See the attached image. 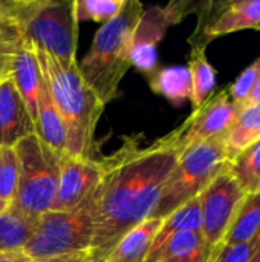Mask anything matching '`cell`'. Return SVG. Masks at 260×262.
Instances as JSON below:
<instances>
[{
  "label": "cell",
  "mask_w": 260,
  "mask_h": 262,
  "mask_svg": "<svg viewBox=\"0 0 260 262\" xmlns=\"http://www.w3.org/2000/svg\"><path fill=\"white\" fill-rule=\"evenodd\" d=\"M179 157L167 134L149 144H143L141 135H129L101 160L103 177L92 195L89 259H106L126 233L152 218Z\"/></svg>",
  "instance_id": "1"
},
{
  "label": "cell",
  "mask_w": 260,
  "mask_h": 262,
  "mask_svg": "<svg viewBox=\"0 0 260 262\" xmlns=\"http://www.w3.org/2000/svg\"><path fill=\"white\" fill-rule=\"evenodd\" d=\"M9 207H11V203H8V201H5V200L0 198V215H2L5 210H8Z\"/></svg>",
  "instance_id": "34"
},
{
  "label": "cell",
  "mask_w": 260,
  "mask_h": 262,
  "mask_svg": "<svg viewBox=\"0 0 260 262\" xmlns=\"http://www.w3.org/2000/svg\"><path fill=\"white\" fill-rule=\"evenodd\" d=\"M103 177L101 160L64 154L60 157V175L49 210L72 212L84 206L93 195Z\"/></svg>",
  "instance_id": "12"
},
{
  "label": "cell",
  "mask_w": 260,
  "mask_h": 262,
  "mask_svg": "<svg viewBox=\"0 0 260 262\" xmlns=\"http://www.w3.org/2000/svg\"><path fill=\"white\" fill-rule=\"evenodd\" d=\"M18 183V160L14 147H0V198L12 203Z\"/></svg>",
  "instance_id": "27"
},
{
  "label": "cell",
  "mask_w": 260,
  "mask_h": 262,
  "mask_svg": "<svg viewBox=\"0 0 260 262\" xmlns=\"http://www.w3.org/2000/svg\"><path fill=\"white\" fill-rule=\"evenodd\" d=\"M12 20L26 45L40 48L58 60L77 61L75 0H21Z\"/></svg>",
  "instance_id": "4"
},
{
  "label": "cell",
  "mask_w": 260,
  "mask_h": 262,
  "mask_svg": "<svg viewBox=\"0 0 260 262\" xmlns=\"http://www.w3.org/2000/svg\"><path fill=\"white\" fill-rule=\"evenodd\" d=\"M143 12L141 2L124 0L120 12L95 32L90 51L78 64L84 81L104 106L121 94L120 86L132 66V40Z\"/></svg>",
  "instance_id": "3"
},
{
  "label": "cell",
  "mask_w": 260,
  "mask_h": 262,
  "mask_svg": "<svg viewBox=\"0 0 260 262\" xmlns=\"http://www.w3.org/2000/svg\"><path fill=\"white\" fill-rule=\"evenodd\" d=\"M11 78L34 121L37 115V100L41 84V72L32 49L25 41L14 58Z\"/></svg>",
  "instance_id": "15"
},
{
  "label": "cell",
  "mask_w": 260,
  "mask_h": 262,
  "mask_svg": "<svg viewBox=\"0 0 260 262\" xmlns=\"http://www.w3.org/2000/svg\"><path fill=\"white\" fill-rule=\"evenodd\" d=\"M227 170L245 193L260 192V141L233 158L228 163Z\"/></svg>",
  "instance_id": "24"
},
{
  "label": "cell",
  "mask_w": 260,
  "mask_h": 262,
  "mask_svg": "<svg viewBox=\"0 0 260 262\" xmlns=\"http://www.w3.org/2000/svg\"><path fill=\"white\" fill-rule=\"evenodd\" d=\"M89 259L87 253H77V255H69V256H60V258H52V259H40V261L32 262H86Z\"/></svg>",
  "instance_id": "32"
},
{
  "label": "cell",
  "mask_w": 260,
  "mask_h": 262,
  "mask_svg": "<svg viewBox=\"0 0 260 262\" xmlns=\"http://www.w3.org/2000/svg\"><path fill=\"white\" fill-rule=\"evenodd\" d=\"M93 239L92 198L72 212L49 210L38 218L37 229L23 247L32 261L87 253Z\"/></svg>",
  "instance_id": "7"
},
{
  "label": "cell",
  "mask_w": 260,
  "mask_h": 262,
  "mask_svg": "<svg viewBox=\"0 0 260 262\" xmlns=\"http://www.w3.org/2000/svg\"><path fill=\"white\" fill-rule=\"evenodd\" d=\"M199 3L201 2L181 0L162 6L155 5L147 9L144 8L132 40V66L146 75H152L158 69V43L170 26L181 23L188 14L196 12Z\"/></svg>",
  "instance_id": "8"
},
{
  "label": "cell",
  "mask_w": 260,
  "mask_h": 262,
  "mask_svg": "<svg viewBox=\"0 0 260 262\" xmlns=\"http://www.w3.org/2000/svg\"><path fill=\"white\" fill-rule=\"evenodd\" d=\"M245 195L247 193L227 169L222 170L199 195L202 218L201 235L208 253L222 241Z\"/></svg>",
  "instance_id": "11"
},
{
  "label": "cell",
  "mask_w": 260,
  "mask_h": 262,
  "mask_svg": "<svg viewBox=\"0 0 260 262\" xmlns=\"http://www.w3.org/2000/svg\"><path fill=\"white\" fill-rule=\"evenodd\" d=\"M201 229H202V218H201V206L198 196L161 220V226L155 235L149 256L153 252H156L161 247V244L167 241L170 236L181 232H201Z\"/></svg>",
  "instance_id": "21"
},
{
  "label": "cell",
  "mask_w": 260,
  "mask_h": 262,
  "mask_svg": "<svg viewBox=\"0 0 260 262\" xmlns=\"http://www.w3.org/2000/svg\"><path fill=\"white\" fill-rule=\"evenodd\" d=\"M208 249L201 232H181L170 236L146 262H205Z\"/></svg>",
  "instance_id": "18"
},
{
  "label": "cell",
  "mask_w": 260,
  "mask_h": 262,
  "mask_svg": "<svg viewBox=\"0 0 260 262\" xmlns=\"http://www.w3.org/2000/svg\"><path fill=\"white\" fill-rule=\"evenodd\" d=\"M31 134H35L34 121L9 77L0 81V147H14Z\"/></svg>",
  "instance_id": "13"
},
{
  "label": "cell",
  "mask_w": 260,
  "mask_h": 262,
  "mask_svg": "<svg viewBox=\"0 0 260 262\" xmlns=\"http://www.w3.org/2000/svg\"><path fill=\"white\" fill-rule=\"evenodd\" d=\"M250 103H260V78L257 86L254 88V91H253V94H251ZM250 103H248V104H250Z\"/></svg>",
  "instance_id": "33"
},
{
  "label": "cell",
  "mask_w": 260,
  "mask_h": 262,
  "mask_svg": "<svg viewBox=\"0 0 260 262\" xmlns=\"http://www.w3.org/2000/svg\"><path fill=\"white\" fill-rule=\"evenodd\" d=\"M14 149L18 160V183L11 207L21 215L38 220L49 212L54 201L60 175V155L35 134L20 140Z\"/></svg>",
  "instance_id": "5"
},
{
  "label": "cell",
  "mask_w": 260,
  "mask_h": 262,
  "mask_svg": "<svg viewBox=\"0 0 260 262\" xmlns=\"http://www.w3.org/2000/svg\"><path fill=\"white\" fill-rule=\"evenodd\" d=\"M260 224V192L247 193L236 210L222 241L215 247H230L248 244ZM213 249V250H215Z\"/></svg>",
  "instance_id": "20"
},
{
  "label": "cell",
  "mask_w": 260,
  "mask_h": 262,
  "mask_svg": "<svg viewBox=\"0 0 260 262\" xmlns=\"http://www.w3.org/2000/svg\"><path fill=\"white\" fill-rule=\"evenodd\" d=\"M86 262H106V259H87Z\"/></svg>",
  "instance_id": "35"
},
{
  "label": "cell",
  "mask_w": 260,
  "mask_h": 262,
  "mask_svg": "<svg viewBox=\"0 0 260 262\" xmlns=\"http://www.w3.org/2000/svg\"><path fill=\"white\" fill-rule=\"evenodd\" d=\"M222 137L192 146L181 154L162 189L152 218L162 220L178 207L198 198L205 187L227 169L228 158Z\"/></svg>",
  "instance_id": "6"
},
{
  "label": "cell",
  "mask_w": 260,
  "mask_h": 262,
  "mask_svg": "<svg viewBox=\"0 0 260 262\" xmlns=\"http://www.w3.org/2000/svg\"><path fill=\"white\" fill-rule=\"evenodd\" d=\"M23 45V38L14 20L0 21V81L12 74L14 58Z\"/></svg>",
  "instance_id": "25"
},
{
  "label": "cell",
  "mask_w": 260,
  "mask_h": 262,
  "mask_svg": "<svg viewBox=\"0 0 260 262\" xmlns=\"http://www.w3.org/2000/svg\"><path fill=\"white\" fill-rule=\"evenodd\" d=\"M34 127H35V135L44 144H48L57 155L63 157L66 154V129L43 77L38 91L37 115L34 120Z\"/></svg>",
  "instance_id": "14"
},
{
  "label": "cell",
  "mask_w": 260,
  "mask_h": 262,
  "mask_svg": "<svg viewBox=\"0 0 260 262\" xmlns=\"http://www.w3.org/2000/svg\"><path fill=\"white\" fill-rule=\"evenodd\" d=\"M38 220L9 207L0 215V255L21 252L37 229Z\"/></svg>",
  "instance_id": "22"
},
{
  "label": "cell",
  "mask_w": 260,
  "mask_h": 262,
  "mask_svg": "<svg viewBox=\"0 0 260 262\" xmlns=\"http://www.w3.org/2000/svg\"><path fill=\"white\" fill-rule=\"evenodd\" d=\"M29 48L37 58L41 77L63 120L66 129V154L92 158L95 130L104 104L84 81L77 61H63L40 48Z\"/></svg>",
  "instance_id": "2"
},
{
  "label": "cell",
  "mask_w": 260,
  "mask_h": 262,
  "mask_svg": "<svg viewBox=\"0 0 260 262\" xmlns=\"http://www.w3.org/2000/svg\"><path fill=\"white\" fill-rule=\"evenodd\" d=\"M188 71L192 77V104L198 109L213 94L216 86V71L207 58L205 48H192Z\"/></svg>",
  "instance_id": "23"
},
{
  "label": "cell",
  "mask_w": 260,
  "mask_h": 262,
  "mask_svg": "<svg viewBox=\"0 0 260 262\" xmlns=\"http://www.w3.org/2000/svg\"><path fill=\"white\" fill-rule=\"evenodd\" d=\"M248 262H260V224L248 243Z\"/></svg>",
  "instance_id": "31"
},
{
  "label": "cell",
  "mask_w": 260,
  "mask_h": 262,
  "mask_svg": "<svg viewBox=\"0 0 260 262\" xmlns=\"http://www.w3.org/2000/svg\"><path fill=\"white\" fill-rule=\"evenodd\" d=\"M260 78V55L248 66L245 68L241 75L234 80V83L228 88V94L233 100V103L242 109L250 103L251 94L254 88L257 86Z\"/></svg>",
  "instance_id": "28"
},
{
  "label": "cell",
  "mask_w": 260,
  "mask_h": 262,
  "mask_svg": "<svg viewBox=\"0 0 260 262\" xmlns=\"http://www.w3.org/2000/svg\"><path fill=\"white\" fill-rule=\"evenodd\" d=\"M205 262H248V244L215 249L208 253Z\"/></svg>",
  "instance_id": "29"
},
{
  "label": "cell",
  "mask_w": 260,
  "mask_h": 262,
  "mask_svg": "<svg viewBox=\"0 0 260 262\" xmlns=\"http://www.w3.org/2000/svg\"><path fill=\"white\" fill-rule=\"evenodd\" d=\"M224 147L228 163L241 152L260 141V103H250L244 106L231 124L224 134Z\"/></svg>",
  "instance_id": "16"
},
{
  "label": "cell",
  "mask_w": 260,
  "mask_h": 262,
  "mask_svg": "<svg viewBox=\"0 0 260 262\" xmlns=\"http://www.w3.org/2000/svg\"><path fill=\"white\" fill-rule=\"evenodd\" d=\"M159 226L161 220L149 218L132 229L116 243L106 262H146Z\"/></svg>",
  "instance_id": "17"
},
{
  "label": "cell",
  "mask_w": 260,
  "mask_h": 262,
  "mask_svg": "<svg viewBox=\"0 0 260 262\" xmlns=\"http://www.w3.org/2000/svg\"><path fill=\"white\" fill-rule=\"evenodd\" d=\"M21 0H0V21L12 20L20 8Z\"/></svg>",
  "instance_id": "30"
},
{
  "label": "cell",
  "mask_w": 260,
  "mask_h": 262,
  "mask_svg": "<svg viewBox=\"0 0 260 262\" xmlns=\"http://www.w3.org/2000/svg\"><path fill=\"white\" fill-rule=\"evenodd\" d=\"M150 89L179 107L192 100V77L187 66H167L149 75Z\"/></svg>",
  "instance_id": "19"
},
{
  "label": "cell",
  "mask_w": 260,
  "mask_h": 262,
  "mask_svg": "<svg viewBox=\"0 0 260 262\" xmlns=\"http://www.w3.org/2000/svg\"><path fill=\"white\" fill-rule=\"evenodd\" d=\"M198 23L188 38L192 48H205L215 38L238 31H260V0L201 2Z\"/></svg>",
  "instance_id": "9"
},
{
  "label": "cell",
  "mask_w": 260,
  "mask_h": 262,
  "mask_svg": "<svg viewBox=\"0 0 260 262\" xmlns=\"http://www.w3.org/2000/svg\"><path fill=\"white\" fill-rule=\"evenodd\" d=\"M239 111L228 94V88H225L215 92L198 109H193L181 126L169 132V137L182 154L192 146L222 137L234 123Z\"/></svg>",
  "instance_id": "10"
},
{
  "label": "cell",
  "mask_w": 260,
  "mask_h": 262,
  "mask_svg": "<svg viewBox=\"0 0 260 262\" xmlns=\"http://www.w3.org/2000/svg\"><path fill=\"white\" fill-rule=\"evenodd\" d=\"M123 5L124 0H75L78 23L84 20L106 23L120 12Z\"/></svg>",
  "instance_id": "26"
}]
</instances>
